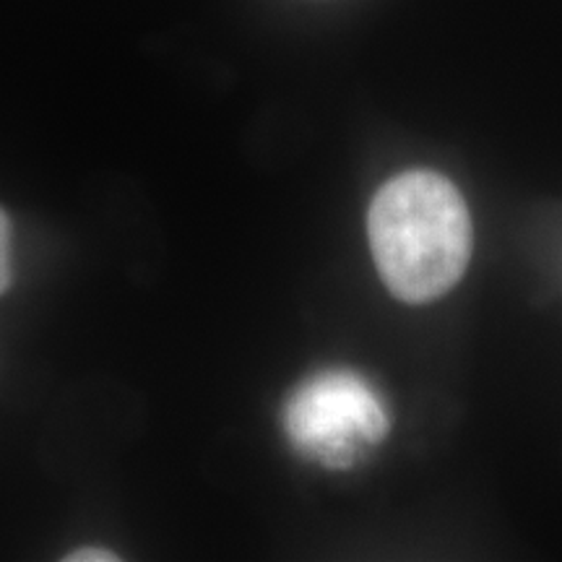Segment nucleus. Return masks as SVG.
I'll return each instance as SVG.
<instances>
[{
	"mask_svg": "<svg viewBox=\"0 0 562 562\" xmlns=\"http://www.w3.org/2000/svg\"><path fill=\"white\" fill-rule=\"evenodd\" d=\"M368 235L378 273L393 297L422 305L459 284L472 258V216L438 172L391 178L370 203Z\"/></svg>",
	"mask_w": 562,
	"mask_h": 562,
	"instance_id": "f257e3e1",
	"label": "nucleus"
},
{
	"mask_svg": "<svg viewBox=\"0 0 562 562\" xmlns=\"http://www.w3.org/2000/svg\"><path fill=\"white\" fill-rule=\"evenodd\" d=\"M68 562H115L117 554H112L108 550H79L74 554H68Z\"/></svg>",
	"mask_w": 562,
	"mask_h": 562,
	"instance_id": "20e7f679",
	"label": "nucleus"
},
{
	"mask_svg": "<svg viewBox=\"0 0 562 562\" xmlns=\"http://www.w3.org/2000/svg\"><path fill=\"white\" fill-rule=\"evenodd\" d=\"M389 412L378 391L349 370L307 378L284 406L286 438L305 459L349 469L389 435Z\"/></svg>",
	"mask_w": 562,
	"mask_h": 562,
	"instance_id": "f03ea898",
	"label": "nucleus"
},
{
	"mask_svg": "<svg viewBox=\"0 0 562 562\" xmlns=\"http://www.w3.org/2000/svg\"><path fill=\"white\" fill-rule=\"evenodd\" d=\"M11 284V224L0 211V294Z\"/></svg>",
	"mask_w": 562,
	"mask_h": 562,
	"instance_id": "7ed1b4c3",
	"label": "nucleus"
}]
</instances>
